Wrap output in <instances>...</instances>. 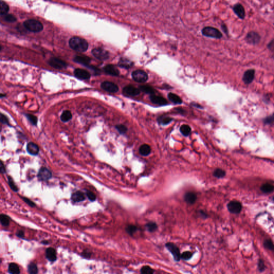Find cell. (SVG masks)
<instances>
[{
	"label": "cell",
	"instance_id": "6da1fadb",
	"mask_svg": "<svg viewBox=\"0 0 274 274\" xmlns=\"http://www.w3.org/2000/svg\"><path fill=\"white\" fill-rule=\"evenodd\" d=\"M69 44L71 48L78 52H86L88 47L87 41L78 37H73L70 39Z\"/></svg>",
	"mask_w": 274,
	"mask_h": 274
},
{
	"label": "cell",
	"instance_id": "7a4b0ae2",
	"mask_svg": "<svg viewBox=\"0 0 274 274\" xmlns=\"http://www.w3.org/2000/svg\"><path fill=\"white\" fill-rule=\"evenodd\" d=\"M23 25L28 31L35 33L41 31L43 28V25L40 21L33 19L25 21Z\"/></svg>",
	"mask_w": 274,
	"mask_h": 274
},
{
	"label": "cell",
	"instance_id": "3957f363",
	"mask_svg": "<svg viewBox=\"0 0 274 274\" xmlns=\"http://www.w3.org/2000/svg\"><path fill=\"white\" fill-rule=\"evenodd\" d=\"M202 33L206 37L220 39L222 37V33L218 29L211 26L204 28L202 30Z\"/></svg>",
	"mask_w": 274,
	"mask_h": 274
},
{
	"label": "cell",
	"instance_id": "277c9868",
	"mask_svg": "<svg viewBox=\"0 0 274 274\" xmlns=\"http://www.w3.org/2000/svg\"><path fill=\"white\" fill-rule=\"evenodd\" d=\"M132 77L133 80L138 83H145L148 78L146 72L141 70L134 71L132 73Z\"/></svg>",
	"mask_w": 274,
	"mask_h": 274
},
{
	"label": "cell",
	"instance_id": "5b68a950",
	"mask_svg": "<svg viewBox=\"0 0 274 274\" xmlns=\"http://www.w3.org/2000/svg\"><path fill=\"white\" fill-rule=\"evenodd\" d=\"M92 54L95 58L101 61H105L108 59L109 57V52L101 48H96L92 49Z\"/></svg>",
	"mask_w": 274,
	"mask_h": 274
},
{
	"label": "cell",
	"instance_id": "8992f818",
	"mask_svg": "<svg viewBox=\"0 0 274 274\" xmlns=\"http://www.w3.org/2000/svg\"><path fill=\"white\" fill-rule=\"evenodd\" d=\"M245 40L248 43L254 45L259 43L261 37L256 32L251 31L247 33Z\"/></svg>",
	"mask_w": 274,
	"mask_h": 274
},
{
	"label": "cell",
	"instance_id": "52a82bcc",
	"mask_svg": "<svg viewBox=\"0 0 274 274\" xmlns=\"http://www.w3.org/2000/svg\"><path fill=\"white\" fill-rule=\"evenodd\" d=\"M101 87L104 90L109 93H116L119 90L118 86L112 82L106 81L101 84Z\"/></svg>",
	"mask_w": 274,
	"mask_h": 274
},
{
	"label": "cell",
	"instance_id": "ba28073f",
	"mask_svg": "<svg viewBox=\"0 0 274 274\" xmlns=\"http://www.w3.org/2000/svg\"><path fill=\"white\" fill-rule=\"evenodd\" d=\"M49 64L52 68L57 69H62L66 68L67 64L62 59L56 57H52L49 60Z\"/></svg>",
	"mask_w": 274,
	"mask_h": 274
},
{
	"label": "cell",
	"instance_id": "9c48e42d",
	"mask_svg": "<svg viewBox=\"0 0 274 274\" xmlns=\"http://www.w3.org/2000/svg\"><path fill=\"white\" fill-rule=\"evenodd\" d=\"M227 207L228 211L233 214H238L241 212L242 205L238 201H231L228 204Z\"/></svg>",
	"mask_w": 274,
	"mask_h": 274
},
{
	"label": "cell",
	"instance_id": "30bf717a",
	"mask_svg": "<svg viewBox=\"0 0 274 274\" xmlns=\"http://www.w3.org/2000/svg\"><path fill=\"white\" fill-rule=\"evenodd\" d=\"M168 250L170 251L173 255L174 256L175 260L177 261H179L181 259V254L179 248L176 245L173 243H167L166 244Z\"/></svg>",
	"mask_w": 274,
	"mask_h": 274
},
{
	"label": "cell",
	"instance_id": "8fae6325",
	"mask_svg": "<svg viewBox=\"0 0 274 274\" xmlns=\"http://www.w3.org/2000/svg\"><path fill=\"white\" fill-rule=\"evenodd\" d=\"M52 177V174L47 168L43 167L39 171L38 178L40 181H47Z\"/></svg>",
	"mask_w": 274,
	"mask_h": 274
},
{
	"label": "cell",
	"instance_id": "7c38bea8",
	"mask_svg": "<svg viewBox=\"0 0 274 274\" xmlns=\"http://www.w3.org/2000/svg\"><path fill=\"white\" fill-rule=\"evenodd\" d=\"M123 93L126 96L135 97L140 93V90L132 85H128L123 88Z\"/></svg>",
	"mask_w": 274,
	"mask_h": 274
},
{
	"label": "cell",
	"instance_id": "4fadbf2b",
	"mask_svg": "<svg viewBox=\"0 0 274 274\" xmlns=\"http://www.w3.org/2000/svg\"><path fill=\"white\" fill-rule=\"evenodd\" d=\"M255 71L254 69L248 70L245 71L243 75V81L244 83L246 85L252 83L255 77Z\"/></svg>",
	"mask_w": 274,
	"mask_h": 274
},
{
	"label": "cell",
	"instance_id": "5bb4252c",
	"mask_svg": "<svg viewBox=\"0 0 274 274\" xmlns=\"http://www.w3.org/2000/svg\"><path fill=\"white\" fill-rule=\"evenodd\" d=\"M74 75L76 78L82 79V80H87L90 78V74L86 70L82 69H76L74 71Z\"/></svg>",
	"mask_w": 274,
	"mask_h": 274
},
{
	"label": "cell",
	"instance_id": "9a60e30c",
	"mask_svg": "<svg viewBox=\"0 0 274 274\" xmlns=\"http://www.w3.org/2000/svg\"><path fill=\"white\" fill-rule=\"evenodd\" d=\"M233 10L235 14L240 19H244L245 17V10L243 6L240 3L235 4L233 7Z\"/></svg>",
	"mask_w": 274,
	"mask_h": 274
},
{
	"label": "cell",
	"instance_id": "2e32d148",
	"mask_svg": "<svg viewBox=\"0 0 274 274\" xmlns=\"http://www.w3.org/2000/svg\"><path fill=\"white\" fill-rule=\"evenodd\" d=\"M197 196L193 192H188L186 193L184 195V200L185 202L190 205H193L197 201Z\"/></svg>",
	"mask_w": 274,
	"mask_h": 274
},
{
	"label": "cell",
	"instance_id": "e0dca14e",
	"mask_svg": "<svg viewBox=\"0 0 274 274\" xmlns=\"http://www.w3.org/2000/svg\"><path fill=\"white\" fill-rule=\"evenodd\" d=\"M104 70L106 73L112 76H117L119 74V71L114 66L109 64L104 68Z\"/></svg>",
	"mask_w": 274,
	"mask_h": 274
},
{
	"label": "cell",
	"instance_id": "ac0fdd59",
	"mask_svg": "<svg viewBox=\"0 0 274 274\" xmlns=\"http://www.w3.org/2000/svg\"><path fill=\"white\" fill-rule=\"evenodd\" d=\"M150 100L151 102L154 104H158L160 106H164L168 104V101L164 97L155 95H152L150 97Z\"/></svg>",
	"mask_w": 274,
	"mask_h": 274
},
{
	"label": "cell",
	"instance_id": "d6986e66",
	"mask_svg": "<svg viewBox=\"0 0 274 274\" xmlns=\"http://www.w3.org/2000/svg\"><path fill=\"white\" fill-rule=\"evenodd\" d=\"M26 150L28 153L33 156L38 155L39 152L38 146L34 142H29L27 145Z\"/></svg>",
	"mask_w": 274,
	"mask_h": 274
},
{
	"label": "cell",
	"instance_id": "ffe728a7",
	"mask_svg": "<svg viewBox=\"0 0 274 274\" xmlns=\"http://www.w3.org/2000/svg\"><path fill=\"white\" fill-rule=\"evenodd\" d=\"M73 60L75 62L84 66H87L90 62V59L89 57L84 56H77Z\"/></svg>",
	"mask_w": 274,
	"mask_h": 274
},
{
	"label": "cell",
	"instance_id": "44dd1931",
	"mask_svg": "<svg viewBox=\"0 0 274 274\" xmlns=\"http://www.w3.org/2000/svg\"><path fill=\"white\" fill-rule=\"evenodd\" d=\"M71 199L75 202H79L85 200V196L82 192L77 191L71 195Z\"/></svg>",
	"mask_w": 274,
	"mask_h": 274
},
{
	"label": "cell",
	"instance_id": "7402d4cb",
	"mask_svg": "<svg viewBox=\"0 0 274 274\" xmlns=\"http://www.w3.org/2000/svg\"><path fill=\"white\" fill-rule=\"evenodd\" d=\"M46 255L47 259L51 262L55 261L57 259L56 251L53 248L49 247L47 248L46 252Z\"/></svg>",
	"mask_w": 274,
	"mask_h": 274
},
{
	"label": "cell",
	"instance_id": "603a6c76",
	"mask_svg": "<svg viewBox=\"0 0 274 274\" xmlns=\"http://www.w3.org/2000/svg\"><path fill=\"white\" fill-rule=\"evenodd\" d=\"M133 65V63L126 58H121L119 59V61L118 62L119 66H120L122 68L127 69L132 67Z\"/></svg>",
	"mask_w": 274,
	"mask_h": 274
},
{
	"label": "cell",
	"instance_id": "cb8c5ba5",
	"mask_svg": "<svg viewBox=\"0 0 274 274\" xmlns=\"http://www.w3.org/2000/svg\"><path fill=\"white\" fill-rule=\"evenodd\" d=\"M139 152L142 156H148L151 153V147L147 144H143L139 147Z\"/></svg>",
	"mask_w": 274,
	"mask_h": 274
},
{
	"label": "cell",
	"instance_id": "d4e9b609",
	"mask_svg": "<svg viewBox=\"0 0 274 274\" xmlns=\"http://www.w3.org/2000/svg\"><path fill=\"white\" fill-rule=\"evenodd\" d=\"M168 97L169 98V99L175 104H181L182 103V100L181 97H179L178 95H176V94L170 93L168 94Z\"/></svg>",
	"mask_w": 274,
	"mask_h": 274
},
{
	"label": "cell",
	"instance_id": "484cf974",
	"mask_svg": "<svg viewBox=\"0 0 274 274\" xmlns=\"http://www.w3.org/2000/svg\"><path fill=\"white\" fill-rule=\"evenodd\" d=\"M9 10V7L6 2L4 1H0V14L2 16H4L7 14Z\"/></svg>",
	"mask_w": 274,
	"mask_h": 274
},
{
	"label": "cell",
	"instance_id": "4316f807",
	"mask_svg": "<svg viewBox=\"0 0 274 274\" xmlns=\"http://www.w3.org/2000/svg\"><path fill=\"white\" fill-rule=\"evenodd\" d=\"M72 117V115L70 111L69 110H65L63 111L61 115V119L63 122H67L69 121Z\"/></svg>",
	"mask_w": 274,
	"mask_h": 274
},
{
	"label": "cell",
	"instance_id": "83f0119b",
	"mask_svg": "<svg viewBox=\"0 0 274 274\" xmlns=\"http://www.w3.org/2000/svg\"><path fill=\"white\" fill-rule=\"evenodd\" d=\"M9 272L11 274H19L20 269L17 264L11 263L9 266Z\"/></svg>",
	"mask_w": 274,
	"mask_h": 274
},
{
	"label": "cell",
	"instance_id": "f1b7e54d",
	"mask_svg": "<svg viewBox=\"0 0 274 274\" xmlns=\"http://www.w3.org/2000/svg\"><path fill=\"white\" fill-rule=\"evenodd\" d=\"M180 132L185 137H187L191 133V128L189 125H186V124L182 125L180 128Z\"/></svg>",
	"mask_w": 274,
	"mask_h": 274
},
{
	"label": "cell",
	"instance_id": "f546056e",
	"mask_svg": "<svg viewBox=\"0 0 274 274\" xmlns=\"http://www.w3.org/2000/svg\"><path fill=\"white\" fill-rule=\"evenodd\" d=\"M139 88L140 91H142V92L145 93L150 94L151 95H154V94L155 93L154 90L150 86L142 85V86H140Z\"/></svg>",
	"mask_w": 274,
	"mask_h": 274
},
{
	"label": "cell",
	"instance_id": "4dcf8cb0",
	"mask_svg": "<svg viewBox=\"0 0 274 274\" xmlns=\"http://www.w3.org/2000/svg\"><path fill=\"white\" fill-rule=\"evenodd\" d=\"M273 185L270 184H264L261 187V190L264 193H270L274 190Z\"/></svg>",
	"mask_w": 274,
	"mask_h": 274
},
{
	"label": "cell",
	"instance_id": "1f68e13d",
	"mask_svg": "<svg viewBox=\"0 0 274 274\" xmlns=\"http://www.w3.org/2000/svg\"><path fill=\"white\" fill-rule=\"evenodd\" d=\"M0 220L1 224L4 226H8L10 223V219L9 216L4 214H2L0 216Z\"/></svg>",
	"mask_w": 274,
	"mask_h": 274
},
{
	"label": "cell",
	"instance_id": "d6a6232c",
	"mask_svg": "<svg viewBox=\"0 0 274 274\" xmlns=\"http://www.w3.org/2000/svg\"><path fill=\"white\" fill-rule=\"evenodd\" d=\"M213 175L217 178H222L226 176V171L221 169H216L214 171Z\"/></svg>",
	"mask_w": 274,
	"mask_h": 274
},
{
	"label": "cell",
	"instance_id": "836d02e7",
	"mask_svg": "<svg viewBox=\"0 0 274 274\" xmlns=\"http://www.w3.org/2000/svg\"><path fill=\"white\" fill-rule=\"evenodd\" d=\"M28 271L30 274H37L38 270L36 264L34 263L30 264L28 266Z\"/></svg>",
	"mask_w": 274,
	"mask_h": 274
},
{
	"label": "cell",
	"instance_id": "e575fe53",
	"mask_svg": "<svg viewBox=\"0 0 274 274\" xmlns=\"http://www.w3.org/2000/svg\"><path fill=\"white\" fill-rule=\"evenodd\" d=\"M173 119L169 117H160L158 121L161 124L163 125H168L173 121Z\"/></svg>",
	"mask_w": 274,
	"mask_h": 274
},
{
	"label": "cell",
	"instance_id": "d590c367",
	"mask_svg": "<svg viewBox=\"0 0 274 274\" xmlns=\"http://www.w3.org/2000/svg\"><path fill=\"white\" fill-rule=\"evenodd\" d=\"M25 116L32 125H37L38 123V118L36 116L31 114H26Z\"/></svg>",
	"mask_w": 274,
	"mask_h": 274
},
{
	"label": "cell",
	"instance_id": "8d00e7d4",
	"mask_svg": "<svg viewBox=\"0 0 274 274\" xmlns=\"http://www.w3.org/2000/svg\"><path fill=\"white\" fill-rule=\"evenodd\" d=\"M146 228L149 232H154L156 230L157 228V226L155 223L154 222H149L146 224Z\"/></svg>",
	"mask_w": 274,
	"mask_h": 274
},
{
	"label": "cell",
	"instance_id": "74e56055",
	"mask_svg": "<svg viewBox=\"0 0 274 274\" xmlns=\"http://www.w3.org/2000/svg\"><path fill=\"white\" fill-rule=\"evenodd\" d=\"M137 227L134 225H129L126 228V232L130 235H133L137 231Z\"/></svg>",
	"mask_w": 274,
	"mask_h": 274
},
{
	"label": "cell",
	"instance_id": "f35d334b",
	"mask_svg": "<svg viewBox=\"0 0 274 274\" xmlns=\"http://www.w3.org/2000/svg\"><path fill=\"white\" fill-rule=\"evenodd\" d=\"M3 19L4 21H6L7 22H9V23H13L17 20L15 16H14V15L12 14H7L4 15Z\"/></svg>",
	"mask_w": 274,
	"mask_h": 274
},
{
	"label": "cell",
	"instance_id": "ab89813d",
	"mask_svg": "<svg viewBox=\"0 0 274 274\" xmlns=\"http://www.w3.org/2000/svg\"><path fill=\"white\" fill-rule=\"evenodd\" d=\"M8 184L11 188V189L14 192H18V188L16 185L14 183V180L10 177H8Z\"/></svg>",
	"mask_w": 274,
	"mask_h": 274
},
{
	"label": "cell",
	"instance_id": "60d3db41",
	"mask_svg": "<svg viewBox=\"0 0 274 274\" xmlns=\"http://www.w3.org/2000/svg\"><path fill=\"white\" fill-rule=\"evenodd\" d=\"M118 132L121 135L125 134L126 132L128 131V128L125 126V125L123 124H119V125H116L115 126Z\"/></svg>",
	"mask_w": 274,
	"mask_h": 274
},
{
	"label": "cell",
	"instance_id": "b9f144b4",
	"mask_svg": "<svg viewBox=\"0 0 274 274\" xmlns=\"http://www.w3.org/2000/svg\"><path fill=\"white\" fill-rule=\"evenodd\" d=\"M264 246L267 249L270 250H274V244L271 240H266L264 242Z\"/></svg>",
	"mask_w": 274,
	"mask_h": 274
},
{
	"label": "cell",
	"instance_id": "7bdbcfd3",
	"mask_svg": "<svg viewBox=\"0 0 274 274\" xmlns=\"http://www.w3.org/2000/svg\"><path fill=\"white\" fill-rule=\"evenodd\" d=\"M141 274H153V269L149 266H144L141 269Z\"/></svg>",
	"mask_w": 274,
	"mask_h": 274
},
{
	"label": "cell",
	"instance_id": "ee69618b",
	"mask_svg": "<svg viewBox=\"0 0 274 274\" xmlns=\"http://www.w3.org/2000/svg\"><path fill=\"white\" fill-rule=\"evenodd\" d=\"M192 257V253L188 251L184 252L183 253L181 254V259H182L184 260H188L190 259Z\"/></svg>",
	"mask_w": 274,
	"mask_h": 274
},
{
	"label": "cell",
	"instance_id": "f6af8a7d",
	"mask_svg": "<svg viewBox=\"0 0 274 274\" xmlns=\"http://www.w3.org/2000/svg\"><path fill=\"white\" fill-rule=\"evenodd\" d=\"M86 195L87 196V198H88V199L90 201H95V200L97 199V197H96L95 194L90 191H86Z\"/></svg>",
	"mask_w": 274,
	"mask_h": 274
},
{
	"label": "cell",
	"instance_id": "bcb514c9",
	"mask_svg": "<svg viewBox=\"0 0 274 274\" xmlns=\"http://www.w3.org/2000/svg\"><path fill=\"white\" fill-rule=\"evenodd\" d=\"M264 123L267 124H271L274 122V114L268 116L264 119Z\"/></svg>",
	"mask_w": 274,
	"mask_h": 274
},
{
	"label": "cell",
	"instance_id": "7dc6e473",
	"mask_svg": "<svg viewBox=\"0 0 274 274\" xmlns=\"http://www.w3.org/2000/svg\"><path fill=\"white\" fill-rule=\"evenodd\" d=\"M22 199H23V200H24V201L28 205H29L30 207H35V203H34L33 201H32V200H31L28 199V198H25V197H22Z\"/></svg>",
	"mask_w": 274,
	"mask_h": 274
},
{
	"label": "cell",
	"instance_id": "c3c4849f",
	"mask_svg": "<svg viewBox=\"0 0 274 274\" xmlns=\"http://www.w3.org/2000/svg\"><path fill=\"white\" fill-rule=\"evenodd\" d=\"M1 121L2 123L4 124H7L9 125V121L7 117L4 115L1 114Z\"/></svg>",
	"mask_w": 274,
	"mask_h": 274
},
{
	"label": "cell",
	"instance_id": "681fc988",
	"mask_svg": "<svg viewBox=\"0 0 274 274\" xmlns=\"http://www.w3.org/2000/svg\"><path fill=\"white\" fill-rule=\"evenodd\" d=\"M267 47L268 49L271 50V52H274V39L268 44Z\"/></svg>",
	"mask_w": 274,
	"mask_h": 274
},
{
	"label": "cell",
	"instance_id": "f907efd6",
	"mask_svg": "<svg viewBox=\"0 0 274 274\" xmlns=\"http://www.w3.org/2000/svg\"><path fill=\"white\" fill-rule=\"evenodd\" d=\"M258 268H259V269L260 270V271H262L264 270L265 269V266H264V261L261 260H260L259 261V262H258Z\"/></svg>",
	"mask_w": 274,
	"mask_h": 274
},
{
	"label": "cell",
	"instance_id": "816d5d0a",
	"mask_svg": "<svg viewBox=\"0 0 274 274\" xmlns=\"http://www.w3.org/2000/svg\"><path fill=\"white\" fill-rule=\"evenodd\" d=\"M0 171H1V173L2 174H5L6 172V168L4 167V165L3 164V163L2 162V161L1 162V166H0Z\"/></svg>",
	"mask_w": 274,
	"mask_h": 274
},
{
	"label": "cell",
	"instance_id": "f5cc1de1",
	"mask_svg": "<svg viewBox=\"0 0 274 274\" xmlns=\"http://www.w3.org/2000/svg\"><path fill=\"white\" fill-rule=\"evenodd\" d=\"M17 236L20 238H23L24 236V233L23 231H21V230L18 231L17 233Z\"/></svg>",
	"mask_w": 274,
	"mask_h": 274
},
{
	"label": "cell",
	"instance_id": "db71d44e",
	"mask_svg": "<svg viewBox=\"0 0 274 274\" xmlns=\"http://www.w3.org/2000/svg\"><path fill=\"white\" fill-rule=\"evenodd\" d=\"M222 29H223V30L224 31V32H226V33H227V32H228L227 28H226V26L225 25H222Z\"/></svg>",
	"mask_w": 274,
	"mask_h": 274
},
{
	"label": "cell",
	"instance_id": "11a10c76",
	"mask_svg": "<svg viewBox=\"0 0 274 274\" xmlns=\"http://www.w3.org/2000/svg\"><path fill=\"white\" fill-rule=\"evenodd\" d=\"M201 215H202V216H203L204 217H207V215L205 213V212H203V211H200V212Z\"/></svg>",
	"mask_w": 274,
	"mask_h": 274
}]
</instances>
